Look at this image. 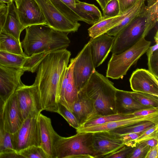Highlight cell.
<instances>
[{"label": "cell", "instance_id": "2", "mask_svg": "<svg viewBox=\"0 0 158 158\" xmlns=\"http://www.w3.org/2000/svg\"><path fill=\"white\" fill-rule=\"evenodd\" d=\"M138 15L116 35L111 52L118 54L145 38L156 25L158 19V0H147Z\"/></svg>", "mask_w": 158, "mask_h": 158}, {"label": "cell", "instance_id": "39", "mask_svg": "<svg viewBox=\"0 0 158 158\" xmlns=\"http://www.w3.org/2000/svg\"><path fill=\"white\" fill-rule=\"evenodd\" d=\"M152 139H158V124L142 132L135 142L136 143H138Z\"/></svg>", "mask_w": 158, "mask_h": 158}, {"label": "cell", "instance_id": "36", "mask_svg": "<svg viewBox=\"0 0 158 158\" xmlns=\"http://www.w3.org/2000/svg\"><path fill=\"white\" fill-rule=\"evenodd\" d=\"M58 113L63 117L69 125L76 130L80 125L76 116L72 111L63 104L59 103Z\"/></svg>", "mask_w": 158, "mask_h": 158}, {"label": "cell", "instance_id": "10", "mask_svg": "<svg viewBox=\"0 0 158 158\" xmlns=\"http://www.w3.org/2000/svg\"><path fill=\"white\" fill-rule=\"evenodd\" d=\"M76 57L73 74L76 86L79 92L86 85L95 70L88 42L85 45Z\"/></svg>", "mask_w": 158, "mask_h": 158}, {"label": "cell", "instance_id": "27", "mask_svg": "<svg viewBox=\"0 0 158 158\" xmlns=\"http://www.w3.org/2000/svg\"><path fill=\"white\" fill-rule=\"evenodd\" d=\"M146 0H138L134 5L130 12L127 15L117 26L109 30L106 33L114 36L127 26L139 13L145 5Z\"/></svg>", "mask_w": 158, "mask_h": 158}, {"label": "cell", "instance_id": "43", "mask_svg": "<svg viewBox=\"0 0 158 158\" xmlns=\"http://www.w3.org/2000/svg\"><path fill=\"white\" fill-rule=\"evenodd\" d=\"M158 113V107H151L140 110L133 113L135 116H146Z\"/></svg>", "mask_w": 158, "mask_h": 158}, {"label": "cell", "instance_id": "35", "mask_svg": "<svg viewBox=\"0 0 158 158\" xmlns=\"http://www.w3.org/2000/svg\"><path fill=\"white\" fill-rule=\"evenodd\" d=\"M18 153L22 158H48L44 150L39 146H30L21 150Z\"/></svg>", "mask_w": 158, "mask_h": 158}, {"label": "cell", "instance_id": "30", "mask_svg": "<svg viewBox=\"0 0 158 158\" xmlns=\"http://www.w3.org/2000/svg\"><path fill=\"white\" fill-rule=\"evenodd\" d=\"M131 96L142 105L151 107H158V96L135 91H128Z\"/></svg>", "mask_w": 158, "mask_h": 158}, {"label": "cell", "instance_id": "42", "mask_svg": "<svg viewBox=\"0 0 158 158\" xmlns=\"http://www.w3.org/2000/svg\"><path fill=\"white\" fill-rule=\"evenodd\" d=\"M138 0H118L119 4V15L129 9L132 7Z\"/></svg>", "mask_w": 158, "mask_h": 158}, {"label": "cell", "instance_id": "17", "mask_svg": "<svg viewBox=\"0 0 158 158\" xmlns=\"http://www.w3.org/2000/svg\"><path fill=\"white\" fill-rule=\"evenodd\" d=\"M114 40V36L106 33L94 38L89 41L90 53L95 67L101 65L111 51Z\"/></svg>", "mask_w": 158, "mask_h": 158}, {"label": "cell", "instance_id": "14", "mask_svg": "<svg viewBox=\"0 0 158 158\" xmlns=\"http://www.w3.org/2000/svg\"><path fill=\"white\" fill-rule=\"evenodd\" d=\"M158 79L148 70L137 69L130 79V86L133 91L147 93L158 96Z\"/></svg>", "mask_w": 158, "mask_h": 158}, {"label": "cell", "instance_id": "12", "mask_svg": "<svg viewBox=\"0 0 158 158\" xmlns=\"http://www.w3.org/2000/svg\"><path fill=\"white\" fill-rule=\"evenodd\" d=\"M20 21L23 27L46 25V19L35 0H16L15 2Z\"/></svg>", "mask_w": 158, "mask_h": 158}, {"label": "cell", "instance_id": "5", "mask_svg": "<svg viewBox=\"0 0 158 158\" xmlns=\"http://www.w3.org/2000/svg\"><path fill=\"white\" fill-rule=\"evenodd\" d=\"M93 133H77L70 137L59 135L55 142V158H94Z\"/></svg>", "mask_w": 158, "mask_h": 158}, {"label": "cell", "instance_id": "19", "mask_svg": "<svg viewBox=\"0 0 158 158\" xmlns=\"http://www.w3.org/2000/svg\"><path fill=\"white\" fill-rule=\"evenodd\" d=\"M71 111L80 126L97 115L93 101L81 92H78V98L73 104Z\"/></svg>", "mask_w": 158, "mask_h": 158}, {"label": "cell", "instance_id": "51", "mask_svg": "<svg viewBox=\"0 0 158 158\" xmlns=\"http://www.w3.org/2000/svg\"><path fill=\"white\" fill-rule=\"evenodd\" d=\"M0 1L5 3H6V4L10 2H13L12 0H0Z\"/></svg>", "mask_w": 158, "mask_h": 158}, {"label": "cell", "instance_id": "24", "mask_svg": "<svg viewBox=\"0 0 158 158\" xmlns=\"http://www.w3.org/2000/svg\"><path fill=\"white\" fill-rule=\"evenodd\" d=\"M50 0L60 11L72 21L76 23L82 21L88 24H91L92 20L83 10L67 5L60 0Z\"/></svg>", "mask_w": 158, "mask_h": 158}, {"label": "cell", "instance_id": "13", "mask_svg": "<svg viewBox=\"0 0 158 158\" xmlns=\"http://www.w3.org/2000/svg\"><path fill=\"white\" fill-rule=\"evenodd\" d=\"M25 72L21 69L0 65V96L5 102L23 83L21 77Z\"/></svg>", "mask_w": 158, "mask_h": 158}, {"label": "cell", "instance_id": "32", "mask_svg": "<svg viewBox=\"0 0 158 158\" xmlns=\"http://www.w3.org/2000/svg\"><path fill=\"white\" fill-rule=\"evenodd\" d=\"M75 7L83 11L92 19L94 24L102 19L101 11L94 4L80 1L75 4Z\"/></svg>", "mask_w": 158, "mask_h": 158}, {"label": "cell", "instance_id": "16", "mask_svg": "<svg viewBox=\"0 0 158 158\" xmlns=\"http://www.w3.org/2000/svg\"><path fill=\"white\" fill-rule=\"evenodd\" d=\"M40 147L48 158H55L54 145L59 135L55 131L51 119L40 113L38 117Z\"/></svg>", "mask_w": 158, "mask_h": 158}, {"label": "cell", "instance_id": "41", "mask_svg": "<svg viewBox=\"0 0 158 158\" xmlns=\"http://www.w3.org/2000/svg\"><path fill=\"white\" fill-rule=\"evenodd\" d=\"M134 148L125 145L118 151L107 156L106 158H127Z\"/></svg>", "mask_w": 158, "mask_h": 158}, {"label": "cell", "instance_id": "4", "mask_svg": "<svg viewBox=\"0 0 158 158\" xmlns=\"http://www.w3.org/2000/svg\"><path fill=\"white\" fill-rule=\"evenodd\" d=\"M117 89L107 77L95 70L86 85L79 92L93 101L97 115L102 116L116 113Z\"/></svg>", "mask_w": 158, "mask_h": 158}, {"label": "cell", "instance_id": "29", "mask_svg": "<svg viewBox=\"0 0 158 158\" xmlns=\"http://www.w3.org/2000/svg\"><path fill=\"white\" fill-rule=\"evenodd\" d=\"M27 56L0 50V65L6 67L22 69L23 64Z\"/></svg>", "mask_w": 158, "mask_h": 158}, {"label": "cell", "instance_id": "34", "mask_svg": "<svg viewBox=\"0 0 158 158\" xmlns=\"http://www.w3.org/2000/svg\"><path fill=\"white\" fill-rule=\"evenodd\" d=\"M11 134L5 130L2 119L0 122V155L15 150L12 143Z\"/></svg>", "mask_w": 158, "mask_h": 158}, {"label": "cell", "instance_id": "3", "mask_svg": "<svg viewBox=\"0 0 158 158\" xmlns=\"http://www.w3.org/2000/svg\"><path fill=\"white\" fill-rule=\"evenodd\" d=\"M21 42L24 52L28 56L68 47L70 40L68 34L56 31L44 24L29 26Z\"/></svg>", "mask_w": 158, "mask_h": 158}, {"label": "cell", "instance_id": "6", "mask_svg": "<svg viewBox=\"0 0 158 158\" xmlns=\"http://www.w3.org/2000/svg\"><path fill=\"white\" fill-rule=\"evenodd\" d=\"M151 42L141 39L129 48L118 54H112L108 62L106 77L118 79L125 75L131 66L146 52Z\"/></svg>", "mask_w": 158, "mask_h": 158}, {"label": "cell", "instance_id": "37", "mask_svg": "<svg viewBox=\"0 0 158 158\" xmlns=\"http://www.w3.org/2000/svg\"><path fill=\"white\" fill-rule=\"evenodd\" d=\"M102 10V19L114 17L120 15L119 6L118 0H110Z\"/></svg>", "mask_w": 158, "mask_h": 158}, {"label": "cell", "instance_id": "20", "mask_svg": "<svg viewBox=\"0 0 158 158\" xmlns=\"http://www.w3.org/2000/svg\"><path fill=\"white\" fill-rule=\"evenodd\" d=\"M116 113L128 114L141 109L151 108L142 105L130 94L128 91L117 89L115 99Z\"/></svg>", "mask_w": 158, "mask_h": 158}, {"label": "cell", "instance_id": "54", "mask_svg": "<svg viewBox=\"0 0 158 158\" xmlns=\"http://www.w3.org/2000/svg\"><path fill=\"white\" fill-rule=\"evenodd\" d=\"M2 3H3L2 2H1V1H0V5L2 4Z\"/></svg>", "mask_w": 158, "mask_h": 158}, {"label": "cell", "instance_id": "23", "mask_svg": "<svg viewBox=\"0 0 158 158\" xmlns=\"http://www.w3.org/2000/svg\"><path fill=\"white\" fill-rule=\"evenodd\" d=\"M133 6L120 15L114 17L102 19L93 25L88 30L90 38H94L106 34L109 30L118 25L131 10Z\"/></svg>", "mask_w": 158, "mask_h": 158}, {"label": "cell", "instance_id": "55", "mask_svg": "<svg viewBox=\"0 0 158 158\" xmlns=\"http://www.w3.org/2000/svg\"><path fill=\"white\" fill-rule=\"evenodd\" d=\"M16 0H12L13 1V2H15V1H16Z\"/></svg>", "mask_w": 158, "mask_h": 158}, {"label": "cell", "instance_id": "21", "mask_svg": "<svg viewBox=\"0 0 158 158\" xmlns=\"http://www.w3.org/2000/svg\"><path fill=\"white\" fill-rule=\"evenodd\" d=\"M13 2L7 4V13L2 29L20 40L21 33L25 28L20 21L16 7Z\"/></svg>", "mask_w": 158, "mask_h": 158}, {"label": "cell", "instance_id": "46", "mask_svg": "<svg viewBox=\"0 0 158 158\" xmlns=\"http://www.w3.org/2000/svg\"><path fill=\"white\" fill-rule=\"evenodd\" d=\"M0 158H22L15 150L8 152L0 155Z\"/></svg>", "mask_w": 158, "mask_h": 158}, {"label": "cell", "instance_id": "33", "mask_svg": "<svg viewBox=\"0 0 158 158\" xmlns=\"http://www.w3.org/2000/svg\"><path fill=\"white\" fill-rule=\"evenodd\" d=\"M48 53H43L27 56L23 64L22 69L25 71L30 72L32 73L35 72L40 62Z\"/></svg>", "mask_w": 158, "mask_h": 158}, {"label": "cell", "instance_id": "7", "mask_svg": "<svg viewBox=\"0 0 158 158\" xmlns=\"http://www.w3.org/2000/svg\"><path fill=\"white\" fill-rule=\"evenodd\" d=\"M15 93L23 121L28 117L38 116L43 110L39 93L34 82L30 85L23 83Z\"/></svg>", "mask_w": 158, "mask_h": 158}, {"label": "cell", "instance_id": "45", "mask_svg": "<svg viewBox=\"0 0 158 158\" xmlns=\"http://www.w3.org/2000/svg\"><path fill=\"white\" fill-rule=\"evenodd\" d=\"M7 5L2 3L0 5V25L3 26L7 13Z\"/></svg>", "mask_w": 158, "mask_h": 158}, {"label": "cell", "instance_id": "40", "mask_svg": "<svg viewBox=\"0 0 158 158\" xmlns=\"http://www.w3.org/2000/svg\"><path fill=\"white\" fill-rule=\"evenodd\" d=\"M142 133H129L118 135L123 141L125 145L134 148L137 143H135V140Z\"/></svg>", "mask_w": 158, "mask_h": 158}, {"label": "cell", "instance_id": "44", "mask_svg": "<svg viewBox=\"0 0 158 158\" xmlns=\"http://www.w3.org/2000/svg\"><path fill=\"white\" fill-rule=\"evenodd\" d=\"M158 144L150 148L145 158H158Z\"/></svg>", "mask_w": 158, "mask_h": 158}, {"label": "cell", "instance_id": "15", "mask_svg": "<svg viewBox=\"0 0 158 158\" xmlns=\"http://www.w3.org/2000/svg\"><path fill=\"white\" fill-rule=\"evenodd\" d=\"M2 119L5 130L10 134L15 133L22 124L23 121L15 92L5 102Z\"/></svg>", "mask_w": 158, "mask_h": 158}, {"label": "cell", "instance_id": "38", "mask_svg": "<svg viewBox=\"0 0 158 158\" xmlns=\"http://www.w3.org/2000/svg\"><path fill=\"white\" fill-rule=\"evenodd\" d=\"M150 147L144 142L137 143L127 158H145Z\"/></svg>", "mask_w": 158, "mask_h": 158}, {"label": "cell", "instance_id": "52", "mask_svg": "<svg viewBox=\"0 0 158 158\" xmlns=\"http://www.w3.org/2000/svg\"><path fill=\"white\" fill-rule=\"evenodd\" d=\"M158 31H157L156 33L154 36V39L155 40L156 43H158Z\"/></svg>", "mask_w": 158, "mask_h": 158}, {"label": "cell", "instance_id": "22", "mask_svg": "<svg viewBox=\"0 0 158 158\" xmlns=\"http://www.w3.org/2000/svg\"><path fill=\"white\" fill-rule=\"evenodd\" d=\"M76 57L71 59L69 66V79L63 90L59 95V102L64 105L71 111L72 106L77 100L78 92L76 86L73 74V68Z\"/></svg>", "mask_w": 158, "mask_h": 158}, {"label": "cell", "instance_id": "1", "mask_svg": "<svg viewBox=\"0 0 158 158\" xmlns=\"http://www.w3.org/2000/svg\"><path fill=\"white\" fill-rule=\"evenodd\" d=\"M65 48L51 52L40 62L34 82L43 110L57 113L60 87L71 56Z\"/></svg>", "mask_w": 158, "mask_h": 158}, {"label": "cell", "instance_id": "56", "mask_svg": "<svg viewBox=\"0 0 158 158\" xmlns=\"http://www.w3.org/2000/svg\"><path fill=\"white\" fill-rule=\"evenodd\" d=\"M76 0V1H78V0Z\"/></svg>", "mask_w": 158, "mask_h": 158}, {"label": "cell", "instance_id": "47", "mask_svg": "<svg viewBox=\"0 0 158 158\" xmlns=\"http://www.w3.org/2000/svg\"><path fill=\"white\" fill-rule=\"evenodd\" d=\"M144 142L149 147H152L158 144V139H152Z\"/></svg>", "mask_w": 158, "mask_h": 158}, {"label": "cell", "instance_id": "50", "mask_svg": "<svg viewBox=\"0 0 158 158\" xmlns=\"http://www.w3.org/2000/svg\"><path fill=\"white\" fill-rule=\"evenodd\" d=\"M103 10L107 3L110 0H96Z\"/></svg>", "mask_w": 158, "mask_h": 158}, {"label": "cell", "instance_id": "18", "mask_svg": "<svg viewBox=\"0 0 158 158\" xmlns=\"http://www.w3.org/2000/svg\"><path fill=\"white\" fill-rule=\"evenodd\" d=\"M145 121H150L158 123V113L146 116H135L131 118L102 125L78 129L76 130V132L94 133L100 131H110L120 127Z\"/></svg>", "mask_w": 158, "mask_h": 158}, {"label": "cell", "instance_id": "25", "mask_svg": "<svg viewBox=\"0 0 158 158\" xmlns=\"http://www.w3.org/2000/svg\"><path fill=\"white\" fill-rule=\"evenodd\" d=\"M0 50L27 56L24 52L20 40L7 33L2 29L0 33Z\"/></svg>", "mask_w": 158, "mask_h": 158}, {"label": "cell", "instance_id": "9", "mask_svg": "<svg viewBox=\"0 0 158 158\" xmlns=\"http://www.w3.org/2000/svg\"><path fill=\"white\" fill-rule=\"evenodd\" d=\"M46 19V25L57 31L69 33L77 31L81 24L65 16L50 0H35Z\"/></svg>", "mask_w": 158, "mask_h": 158}, {"label": "cell", "instance_id": "28", "mask_svg": "<svg viewBox=\"0 0 158 158\" xmlns=\"http://www.w3.org/2000/svg\"><path fill=\"white\" fill-rule=\"evenodd\" d=\"M157 124L158 123L152 121H145L120 127L110 131L117 135L129 133H142L148 129Z\"/></svg>", "mask_w": 158, "mask_h": 158}, {"label": "cell", "instance_id": "53", "mask_svg": "<svg viewBox=\"0 0 158 158\" xmlns=\"http://www.w3.org/2000/svg\"><path fill=\"white\" fill-rule=\"evenodd\" d=\"M2 25H0V33L1 32V31L2 29Z\"/></svg>", "mask_w": 158, "mask_h": 158}, {"label": "cell", "instance_id": "31", "mask_svg": "<svg viewBox=\"0 0 158 158\" xmlns=\"http://www.w3.org/2000/svg\"><path fill=\"white\" fill-rule=\"evenodd\" d=\"M146 52L148 70L158 79V43L150 46Z\"/></svg>", "mask_w": 158, "mask_h": 158}, {"label": "cell", "instance_id": "49", "mask_svg": "<svg viewBox=\"0 0 158 158\" xmlns=\"http://www.w3.org/2000/svg\"><path fill=\"white\" fill-rule=\"evenodd\" d=\"M5 101L0 96V122L2 119V114Z\"/></svg>", "mask_w": 158, "mask_h": 158}, {"label": "cell", "instance_id": "48", "mask_svg": "<svg viewBox=\"0 0 158 158\" xmlns=\"http://www.w3.org/2000/svg\"><path fill=\"white\" fill-rule=\"evenodd\" d=\"M67 5L71 6L73 7H75V4L78 3L80 1L75 0H60Z\"/></svg>", "mask_w": 158, "mask_h": 158}, {"label": "cell", "instance_id": "26", "mask_svg": "<svg viewBox=\"0 0 158 158\" xmlns=\"http://www.w3.org/2000/svg\"><path fill=\"white\" fill-rule=\"evenodd\" d=\"M134 116H135L133 113L126 114L116 113L102 116L97 115L87 121L81 125L78 129L102 125L114 121L131 118Z\"/></svg>", "mask_w": 158, "mask_h": 158}, {"label": "cell", "instance_id": "11", "mask_svg": "<svg viewBox=\"0 0 158 158\" xmlns=\"http://www.w3.org/2000/svg\"><path fill=\"white\" fill-rule=\"evenodd\" d=\"M124 146L118 135L110 131L93 133L92 147L94 158H106Z\"/></svg>", "mask_w": 158, "mask_h": 158}, {"label": "cell", "instance_id": "8", "mask_svg": "<svg viewBox=\"0 0 158 158\" xmlns=\"http://www.w3.org/2000/svg\"><path fill=\"white\" fill-rule=\"evenodd\" d=\"M38 116L27 118L19 129L11 134L13 148L17 152L30 146L40 147Z\"/></svg>", "mask_w": 158, "mask_h": 158}]
</instances>
